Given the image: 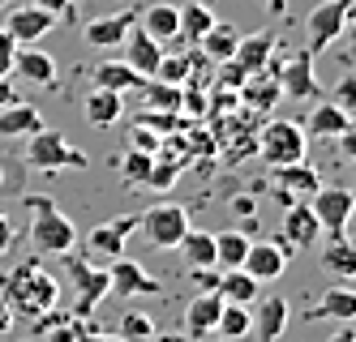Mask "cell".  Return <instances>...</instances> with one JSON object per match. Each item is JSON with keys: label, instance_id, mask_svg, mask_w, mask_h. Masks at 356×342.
I'll use <instances>...</instances> for the list:
<instances>
[{"label": "cell", "instance_id": "cell-1", "mask_svg": "<svg viewBox=\"0 0 356 342\" xmlns=\"http://www.w3.org/2000/svg\"><path fill=\"white\" fill-rule=\"evenodd\" d=\"M0 300L9 304L13 317H31V321H39V317H47V312L56 308L60 287H56V278L47 274L39 261H26V266H17V270L5 274Z\"/></svg>", "mask_w": 356, "mask_h": 342}, {"label": "cell", "instance_id": "cell-2", "mask_svg": "<svg viewBox=\"0 0 356 342\" xmlns=\"http://www.w3.org/2000/svg\"><path fill=\"white\" fill-rule=\"evenodd\" d=\"M26 205H31V244H35V253L60 257V253H69L73 244H78V227H73L69 214H60V205L52 197L31 193Z\"/></svg>", "mask_w": 356, "mask_h": 342}, {"label": "cell", "instance_id": "cell-3", "mask_svg": "<svg viewBox=\"0 0 356 342\" xmlns=\"http://www.w3.org/2000/svg\"><path fill=\"white\" fill-rule=\"evenodd\" d=\"M65 257V274L73 282V317H90V312L104 304V296H112V282H108V270L99 266L95 257L86 253H60Z\"/></svg>", "mask_w": 356, "mask_h": 342}, {"label": "cell", "instance_id": "cell-4", "mask_svg": "<svg viewBox=\"0 0 356 342\" xmlns=\"http://www.w3.org/2000/svg\"><path fill=\"white\" fill-rule=\"evenodd\" d=\"M22 163H26L31 171H65V167H78V171H82L90 159H86L78 146H69L65 133H56V128H39V133L26 137Z\"/></svg>", "mask_w": 356, "mask_h": 342}, {"label": "cell", "instance_id": "cell-5", "mask_svg": "<svg viewBox=\"0 0 356 342\" xmlns=\"http://www.w3.org/2000/svg\"><path fill=\"white\" fill-rule=\"evenodd\" d=\"M305 150H309V137H305V128L292 124V120H270L262 128V137H258V154L270 167L305 163Z\"/></svg>", "mask_w": 356, "mask_h": 342}, {"label": "cell", "instance_id": "cell-6", "mask_svg": "<svg viewBox=\"0 0 356 342\" xmlns=\"http://www.w3.org/2000/svg\"><path fill=\"white\" fill-rule=\"evenodd\" d=\"M138 231L146 235V244H155V248H176L189 231V210L181 201H159L138 219Z\"/></svg>", "mask_w": 356, "mask_h": 342}, {"label": "cell", "instance_id": "cell-7", "mask_svg": "<svg viewBox=\"0 0 356 342\" xmlns=\"http://www.w3.org/2000/svg\"><path fill=\"white\" fill-rule=\"evenodd\" d=\"M352 17V0H322V5L305 17V31H309V51H322L330 47L339 35H343V26Z\"/></svg>", "mask_w": 356, "mask_h": 342}, {"label": "cell", "instance_id": "cell-8", "mask_svg": "<svg viewBox=\"0 0 356 342\" xmlns=\"http://www.w3.org/2000/svg\"><path fill=\"white\" fill-rule=\"evenodd\" d=\"M309 210H314V219H318L322 231L343 235L348 223H352V193L339 189V184H335V189H318V193L309 197Z\"/></svg>", "mask_w": 356, "mask_h": 342}, {"label": "cell", "instance_id": "cell-9", "mask_svg": "<svg viewBox=\"0 0 356 342\" xmlns=\"http://www.w3.org/2000/svg\"><path fill=\"white\" fill-rule=\"evenodd\" d=\"M108 282H112L116 296H163V282L150 278L146 266L134 261V257H116L108 266Z\"/></svg>", "mask_w": 356, "mask_h": 342}, {"label": "cell", "instance_id": "cell-10", "mask_svg": "<svg viewBox=\"0 0 356 342\" xmlns=\"http://www.w3.org/2000/svg\"><path fill=\"white\" fill-rule=\"evenodd\" d=\"M275 77H279V90L288 99H318L322 94L318 77H314V51H300V56L284 60L275 69Z\"/></svg>", "mask_w": 356, "mask_h": 342}, {"label": "cell", "instance_id": "cell-11", "mask_svg": "<svg viewBox=\"0 0 356 342\" xmlns=\"http://www.w3.org/2000/svg\"><path fill=\"white\" fill-rule=\"evenodd\" d=\"M138 231V219L134 214H124V219H112V223H104V227H95L90 235H86V257H108V261H116V257H124V240Z\"/></svg>", "mask_w": 356, "mask_h": 342}, {"label": "cell", "instance_id": "cell-12", "mask_svg": "<svg viewBox=\"0 0 356 342\" xmlns=\"http://www.w3.org/2000/svg\"><path fill=\"white\" fill-rule=\"evenodd\" d=\"M52 26H56V17H52V13H43L39 5H31V0H26V5H17V9L5 17V26H0V31H5L17 47H26V43L43 39L47 31H52Z\"/></svg>", "mask_w": 356, "mask_h": 342}, {"label": "cell", "instance_id": "cell-13", "mask_svg": "<svg viewBox=\"0 0 356 342\" xmlns=\"http://www.w3.org/2000/svg\"><path fill=\"white\" fill-rule=\"evenodd\" d=\"M241 270L253 274L258 282H275L279 274L288 270V244H279V240H253Z\"/></svg>", "mask_w": 356, "mask_h": 342}, {"label": "cell", "instance_id": "cell-14", "mask_svg": "<svg viewBox=\"0 0 356 342\" xmlns=\"http://www.w3.org/2000/svg\"><path fill=\"white\" fill-rule=\"evenodd\" d=\"M124 43V65H129L134 73H142V77H155L159 73V60H163V43H155L142 26L134 22L129 26V35L120 39Z\"/></svg>", "mask_w": 356, "mask_h": 342}, {"label": "cell", "instance_id": "cell-15", "mask_svg": "<svg viewBox=\"0 0 356 342\" xmlns=\"http://www.w3.org/2000/svg\"><path fill=\"white\" fill-rule=\"evenodd\" d=\"M284 244L288 248H314L318 244V235H322V227H318V219H314V210H309V201H288V210H284Z\"/></svg>", "mask_w": 356, "mask_h": 342}, {"label": "cell", "instance_id": "cell-16", "mask_svg": "<svg viewBox=\"0 0 356 342\" xmlns=\"http://www.w3.org/2000/svg\"><path fill=\"white\" fill-rule=\"evenodd\" d=\"M219 312H223L219 291H207V296L189 300V308H185V338L189 342H207L215 334V325H219Z\"/></svg>", "mask_w": 356, "mask_h": 342}, {"label": "cell", "instance_id": "cell-17", "mask_svg": "<svg viewBox=\"0 0 356 342\" xmlns=\"http://www.w3.org/2000/svg\"><path fill=\"white\" fill-rule=\"evenodd\" d=\"M348 124H352V116L326 99V103H314V112L305 116V124H300V128H305V137H309V142H335Z\"/></svg>", "mask_w": 356, "mask_h": 342}, {"label": "cell", "instance_id": "cell-18", "mask_svg": "<svg viewBox=\"0 0 356 342\" xmlns=\"http://www.w3.org/2000/svg\"><path fill=\"white\" fill-rule=\"evenodd\" d=\"M275 47H279V39H275L270 31H253V35H241L236 56H232V60H236L245 73H262V69H270Z\"/></svg>", "mask_w": 356, "mask_h": 342}, {"label": "cell", "instance_id": "cell-19", "mask_svg": "<svg viewBox=\"0 0 356 342\" xmlns=\"http://www.w3.org/2000/svg\"><path fill=\"white\" fill-rule=\"evenodd\" d=\"M43 128V116L31 103H5L0 108V142H17V137H31Z\"/></svg>", "mask_w": 356, "mask_h": 342}, {"label": "cell", "instance_id": "cell-20", "mask_svg": "<svg viewBox=\"0 0 356 342\" xmlns=\"http://www.w3.org/2000/svg\"><path fill=\"white\" fill-rule=\"evenodd\" d=\"M134 22H138V13H134V9L112 13V17H95V22H86L82 39H86L90 47H116L124 35H129V26H134Z\"/></svg>", "mask_w": 356, "mask_h": 342}, {"label": "cell", "instance_id": "cell-21", "mask_svg": "<svg viewBox=\"0 0 356 342\" xmlns=\"http://www.w3.org/2000/svg\"><path fill=\"white\" fill-rule=\"evenodd\" d=\"M236 43H241V31H236V26H232V22H215L211 31L193 43V47H202V56H207V60L227 65V60L236 56Z\"/></svg>", "mask_w": 356, "mask_h": 342}, {"label": "cell", "instance_id": "cell-22", "mask_svg": "<svg viewBox=\"0 0 356 342\" xmlns=\"http://www.w3.org/2000/svg\"><path fill=\"white\" fill-rule=\"evenodd\" d=\"M13 73H22L26 82H35V86H56V60L47 56V51H39V47H17V56H13Z\"/></svg>", "mask_w": 356, "mask_h": 342}, {"label": "cell", "instance_id": "cell-23", "mask_svg": "<svg viewBox=\"0 0 356 342\" xmlns=\"http://www.w3.org/2000/svg\"><path fill=\"white\" fill-rule=\"evenodd\" d=\"M142 31L155 39V43H168V39H176L181 35V9L176 5H168V0H155L150 9H142Z\"/></svg>", "mask_w": 356, "mask_h": 342}, {"label": "cell", "instance_id": "cell-24", "mask_svg": "<svg viewBox=\"0 0 356 342\" xmlns=\"http://www.w3.org/2000/svg\"><path fill=\"white\" fill-rule=\"evenodd\" d=\"M241 99L249 103L253 112H270L279 99H284V90H279V77L275 69H262V73H249L245 86H241Z\"/></svg>", "mask_w": 356, "mask_h": 342}, {"label": "cell", "instance_id": "cell-25", "mask_svg": "<svg viewBox=\"0 0 356 342\" xmlns=\"http://www.w3.org/2000/svg\"><path fill=\"white\" fill-rule=\"evenodd\" d=\"M215 291H219V300L223 304H253L258 300V291H262V282L253 278V274H245V270H223L219 274V282H215Z\"/></svg>", "mask_w": 356, "mask_h": 342}, {"label": "cell", "instance_id": "cell-26", "mask_svg": "<svg viewBox=\"0 0 356 342\" xmlns=\"http://www.w3.org/2000/svg\"><path fill=\"white\" fill-rule=\"evenodd\" d=\"M189 270H215V231H185V240L176 244Z\"/></svg>", "mask_w": 356, "mask_h": 342}, {"label": "cell", "instance_id": "cell-27", "mask_svg": "<svg viewBox=\"0 0 356 342\" xmlns=\"http://www.w3.org/2000/svg\"><path fill=\"white\" fill-rule=\"evenodd\" d=\"M249 235L227 227V231H215V266L219 270H241L245 266V253H249Z\"/></svg>", "mask_w": 356, "mask_h": 342}, {"label": "cell", "instance_id": "cell-28", "mask_svg": "<svg viewBox=\"0 0 356 342\" xmlns=\"http://www.w3.org/2000/svg\"><path fill=\"white\" fill-rule=\"evenodd\" d=\"M142 82H146V77L134 73L124 60H104V65H95V86H99V90L124 94V90H142Z\"/></svg>", "mask_w": 356, "mask_h": 342}, {"label": "cell", "instance_id": "cell-29", "mask_svg": "<svg viewBox=\"0 0 356 342\" xmlns=\"http://www.w3.org/2000/svg\"><path fill=\"white\" fill-rule=\"evenodd\" d=\"M124 94H116V90H90L86 94V120L95 124V128H112L116 120H120V112H124V103H120Z\"/></svg>", "mask_w": 356, "mask_h": 342}, {"label": "cell", "instance_id": "cell-30", "mask_svg": "<svg viewBox=\"0 0 356 342\" xmlns=\"http://www.w3.org/2000/svg\"><path fill=\"white\" fill-rule=\"evenodd\" d=\"M275 180H279V189H284V201H300L296 193H318L322 184H318V171L309 167V163H292V167H279L275 171Z\"/></svg>", "mask_w": 356, "mask_h": 342}, {"label": "cell", "instance_id": "cell-31", "mask_svg": "<svg viewBox=\"0 0 356 342\" xmlns=\"http://www.w3.org/2000/svg\"><path fill=\"white\" fill-rule=\"evenodd\" d=\"M322 266L339 278H356V235H335L330 248H322Z\"/></svg>", "mask_w": 356, "mask_h": 342}, {"label": "cell", "instance_id": "cell-32", "mask_svg": "<svg viewBox=\"0 0 356 342\" xmlns=\"http://www.w3.org/2000/svg\"><path fill=\"white\" fill-rule=\"evenodd\" d=\"M309 317L314 321H322V317H330V321H356V291H348V287H330Z\"/></svg>", "mask_w": 356, "mask_h": 342}, {"label": "cell", "instance_id": "cell-33", "mask_svg": "<svg viewBox=\"0 0 356 342\" xmlns=\"http://www.w3.org/2000/svg\"><path fill=\"white\" fill-rule=\"evenodd\" d=\"M176 9H181V35H176V39H185V43H197L215 26L211 5H202V0H189V5H176Z\"/></svg>", "mask_w": 356, "mask_h": 342}, {"label": "cell", "instance_id": "cell-34", "mask_svg": "<svg viewBox=\"0 0 356 342\" xmlns=\"http://www.w3.org/2000/svg\"><path fill=\"white\" fill-rule=\"evenodd\" d=\"M284 325H288V300H284V296H270L266 308L258 312V321H253V330H258L262 342H279Z\"/></svg>", "mask_w": 356, "mask_h": 342}, {"label": "cell", "instance_id": "cell-35", "mask_svg": "<svg viewBox=\"0 0 356 342\" xmlns=\"http://www.w3.org/2000/svg\"><path fill=\"white\" fill-rule=\"evenodd\" d=\"M249 330H253V317H249V308H245V304H223V312H219V325H215V334H223V338L241 342V338H245Z\"/></svg>", "mask_w": 356, "mask_h": 342}, {"label": "cell", "instance_id": "cell-36", "mask_svg": "<svg viewBox=\"0 0 356 342\" xmlns=\"http://www.w3.org/2000/svg\"><path fill=\"white\" fill-rule=\"evenodd\" d=\"M142 90H146V99H150L155 112H181V94H185L181 86H168V82H159V77H146Z\"/></svg>", "mask_w": 356, "mask_h": 342}, {"label": "cell", "instance_id": "cell-37", "mask_svg": "<svg viewBox=\"0 0 356 342\" xmlns=\"http://www.w3.org/2000/svg\"><path fill=\"white\" fill-rule=\"evenodd\" d=\"M116 334H120L124 342H150V338H155L159 330H155V321H150V317H146V312H138V308H129V312H124V317H120V325H116Z\"/></svg>", "mask_w": 356, "mask_h": 342}, {"label": "cell", "instance_id": "cell-38", "mask_svg": "<svg viewBox=\"0 0 356 342\" xmlns=\"http://www.w3.org/2000/svg\"><path fill=\"white\" fill-rule=\"evenodd\" d=\"M150 167H155V154H150V150H138V146L120 159V171H124V180H129V184H146V180H150Z\"/></svg>", "mask_w": 356, "mask_h": 342}, {"label": "cell", "instance_id": "cell-39", "mask_svg": "<svg viewBox=\"0 0 356 342\" xmlns=\"http://www.w3.org/2000/svg\"><path fill=\"white\" fill-rule=\"evenodd\" d=\"M189 65H193V56H163L159 60V82H168V86H181L185 77H189Z\"/></svg>", "mask_w": 356, "mask_h": 342}, {"label": "cell", "instance_id": "cell-40", "mask_svg": "<svg viewBox=\"0 0 356 342\" xmlns=\"http://www.w3.org/2000/svg\"><path fill=\"white\" fill-rule=\"evenodd\" d=\"M330 103H335V108H343L352 120H356V69L343 77V82L335 86V94H330Z\"/></svg>", "mask_w": 356, "mask_h": 342}, {"label": "cell", "instance_id": "cell-41", "mask_svg": "<svg viewBox=\"0 0 356 342\" xmlns=\"http://www.w3.org/2000/svg\"><path fill=\"white\" fill-rule=\"evenodd\" d=\"M176 176H181V167H176V163H159L155 159V167H150V180H146V189H172V184H176Z\"/></svg>", "mask_w": 356, "mask_h": 342}, {"label": "cell", "instance_id": "cell-42", "mask_svg": "<svg viewBox=\"0 0 356 342\" xmlns=\"http://www.w3.org/2000/svg\"><path fill=\"white\" fill-rule=\"evenodd\" d=\"M13 56H17V43L0 31V82H9V73H13Z\"/></svg>", "mask_w": 356, "mask_h": 342}, {"label": "cell", "instance_id": "cell-43", "mask_svg": "<svg viewBox=\"0 0 356 342\" xmlns=\"http://www.w3.org/2000/svg\"><path fill=\"white\" fill-rule=\"evenodd\" d=\"M31 5H39L43 13H52L60 22V17H73V5H78V0H31Z\"/></svg>", "mask_w": 356, "mask_h": 342}, {"label": "cell", "instance_id": "cell-44", "mask_svg": "<svg viewBox=\"0 0 356 342\" xmlns=\"http://www.w3.org/2000/svg\"><path fill=\"white\" fill-rule=\"evenodd\" d=\"M335 146H339V154H343L348 163H356V120H352V124L343 128L339 137H335Z\"/></svg>", "mask_w": 356, "mask_h": 342}, {"label": "cell", "instance_id": "cell-45", "mask_svg": "<svg viewBox=\"0 0 356 342\" xmlns=\"http://www.w3.org/2000/svg\"><path fill=\"white\" fill-rule=\"evenodd\" d=\"M9 248H13V219L0 210V257H9Z\"/></svg>", "mask_w": 356, "mask_h": 342}, {"label": "cell", "instance_id": "cell-46", "mask_svg": "<svg viewBox=\"0 0 356 342\" xmlns=\"http://www.w3.org/2000/svg\"><path fill=\"white\" fill-rule=\"evenodd\" d=\"M245 77H249V73H245L236 60H227V73H223V82H227V86H245Z\"/></svg>", "mask_w": 356, "mask_h": 342}, {"label": "cell", "instance_id": "cell-47", "mask_svg": "<svg viewBox=\"0 0 356 342\" xmlns=\"http://www.w3.org/2000/svg\"><path fill=\"white\" fill-rule=\"evenodd\" d=\"M9 330H13V312H9V304H5V300H0V338H5Z\"/></svg>", "mask_w": 356, "mask_h": 342}, {"label": "cell", "instance_id": "cell-48", "mask_svg": "<svg viewBox=\"0 0 356 342\" xmlns=\"http://www.w3.org/2000/svg\"><path fill=\"white\" fill-rule=\"evenodd\" d=\"M82 342H124L120 334H82Z\"/></svg>", "mask_w": 356, "mask_h": 342}, {"label": "cell", "instance_id": "cell-49", "mask_svg": "<svg viewBox=\"0 0 356 342\" xmlns=\"http://www.w3.org/2000/svg\"><path fill=\"white\" fill-rule=\"evenodd\" d=\"M5 103H17V94H13L9 82H0V108H5Z\"/></svg>", "mask_w": 356, "mask_h": 342}, {"label": "cell", "instance_id": "cell-50", "mask_svg": "<svg viewBox=\"0 0 356 342\" xmlns=\"http://www.w3.org/2000/svg\"><path fill=\"white\" fill-rule=\"evenodd\" d=\"M326 342H356V330H339V334H330Z\"/></svg>", "mask_w": 356, "mask_h": 342}, {"label": "cell", "instance_id": "cell-51", "mask_svg": "<svg viewBox=\"0 0 356 342\" xmlns=\"http://www.w3.org/2000/svg\"><path fill=\"white\" fill-rule=\"evenodd\" d=\"M150 342H189V338H185V334H155Z\"/></svg>", "mask_w": 356, "mask_h": 342}, {"label": "cell", "instance_id": "cell-52", "mask_svg": "<svg viewBox=\"0 0 356 342\" xmlns=\"http://www.w3.org/2000/svg\"><path fill=\"white\" fill-rule=\"evenodd\" d=\"M262 5H266V9H270L275 17H279V13H284V0H262Z\"/></svg>", "mask_w": 356, "mask_h": 342}, {"label": "cell", "instance_id": "cell-53", "mask_svg": "<svg viewBox=\"0 0 356 342\" xmlns=\"http://www.w3.org/2000/svg\"><path fill=\"white\" fill-rule=\"evenodd\" d=\"M343 35H352V43H356V17H352V22L343 26Z\"/></svg>", "mask_w": 356, "mask_h": 342}, {"label": "cell", "instance_id": "cell-54", "mask_svg": "<svg viewBox=\"0 0 356 342\" xmlns=\"http://www.w3.org/2000/svg\"><path fill=\"white\" fill-rule=\"evenodd\" d=\"M352 219H356V193H352Z\"/></svg>", "mask_w": 356, "mask_h": 342}, {"label": "cell", "instance_id": "cell-55", "mask_svg": "<svg viewBox=\"0 0 356 342\" xmlns=\"http://www.w3.org/2000/svg\"><path fill=\"white\" fill-rule=\"evenodd\" d=\"M35 342H52V338H35Z\"/></svg>", "mask_w": 356, "mask_h": 342}, {"label": "cell", "instance_id": "cell-56", "mask_svg": "<svg viewBox=\"0 0 356 342\" xmlns=\"http://www.w3.org/2000/svg\"><path fill=\"white\" fill-rule=\"evenodd\" d=\"M0 184H5V171H0Z\"/></svg>", "mask_w": 356, "mask_h": 342}]
</instances>
